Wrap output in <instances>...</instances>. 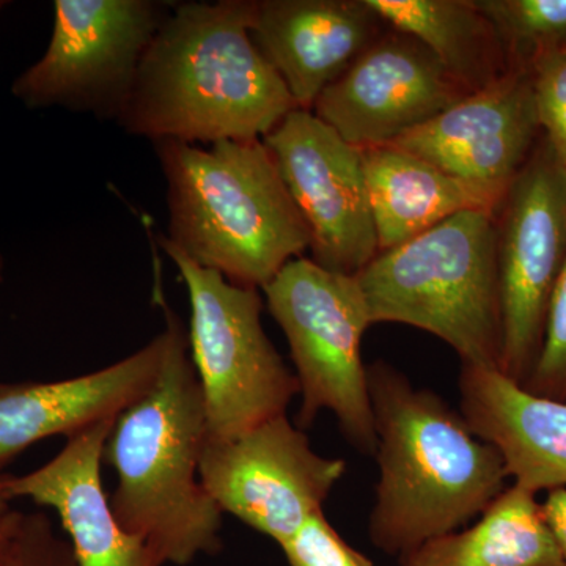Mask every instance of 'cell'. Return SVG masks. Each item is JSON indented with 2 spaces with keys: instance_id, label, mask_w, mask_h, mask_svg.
Listing matches in <instances>:
<instances>
[{
  "instance_id": "17",
  "label": "cell",
  "mask_w": 566,
  "mask_h": 566,
  "mask_svg": "<svg viewBox=\"0 0 566 566\" xmlns=\"http://www.w3.org/2000/svg\"><path fill=\"white\" fill-rule=\"evenodd\" d=\"M461 415L532 493L566 490V401L527 392L499 368L463 365Z\"/></svg>"
},
{
  "instance_id": "10",
  "label": "cell",
  "mask_w": 566,
  "mask_h": 566,
  "mask_svg": "<svg viewBox=\"0 0 566 566\" xmlns=\"http://www.w3.org/2000/svg\"><path fill=\"white\" fill-rule=\"evenodd\" d=\"M345 471V460L316 453L286 415L229 441H207L200 458V482L219 510L279 546L323 512Z\"/></svg>"
},
{
  "instance_id": "25",
  "label": "cell",
  "mask_w": 566,
  "mask_h": 566,
  "mask_svg": "<svg viewBox=\"0 0 566 566\" xmlns=\"http://www.w3.org/2000/svg\"><path fill=\"white\" fill-rule=\"evenodd\" d=\"M2 566H77L69 538L44 512L21 513Z\"/></svg>"
},
{
  "instance_id": "29",
  "label": "cell",
  "mask_w": 566,
  "mask_h": 566,
  "mask_svg": "<svg viewBox=\"0 0 566 566\" xmlns=\"http://www.w3.org/2000/svg\"><path fill=\"white\" fill-rule=\"evenodd\" d=\"M6 7H7V2H3V0H0V11L6 9Z\"/></svg>"
},
{
  "instance_id": "27",
  "label": "cell",
  "mask_w": 566,
  "mask_h": 566,
  "mask_svg": "<svg viewBox=\"0 0 566 566\" xmlns=\"http://www.w3.org/2000/svg\"><path fill=\"white\" fill-rule=\"evenodd\" d=\"M21 510L13 509L9 502L0 501V566L9 554L11 539L20 523Z\"/></svg>"
},
{
  "instance_id": "14",
  "label": "cell",
  "mask_w": 566,
  "mask_h": 566,
  "mask_svg": "<svg viewBox=\"0 0 566 566\" xmlns=\"http://www.w3.org/2000/svg\"><path fill=\"white\" fill-rule=\"evenodd\" d=\"M114 422L104 420L66 439L57 455L29 474H0V501L31 499L54 510L77 566H164L144 539L118 524L104 491L103 450Z\"/></svg>"
},
{
  "instance_id": "5",
  "label": "cell",
  "mask_w": 566,
  "mask_h": 566,
  "mask_svg": "<svg viewBox=\"0 0 566 566\" xmlns=\"http://www.w3.org/2000/svg\"><path fill=\"white\" fill-rule=\"evenodd\" d=\"M356 279L371 324H408L444 340L463 365L501 367L494 212H458L415 240L379 252Z\"/></svg>"
},
{
  "instance_id": "3",
  "label": "cell",
  "mask_w": 566,
  "mask_h": 566,
  "mask_svg": "<svg viewBox=\"0 0 566 566\" xmlns=\"http://www.w3.org/2000/svg\"><path fill=\"white\" fill-rule=\"evenodd\" d=\"M161 371L147 394L115 419L103 463L117 474L112 513L164 565H191L222 547V515L200 482L207 412L188 331L170 307Z\"/></svg>"
},
{
  "instance_id": "1",
  "label": "cell",
  "mask_w": 566,
  "mask_h": 566,
  "mask_svg": "<svg viewBox=\"0 0 566 566\" xmlns=\"http://www.w3.org/2000/svg\"><path fill=\"white\" fill-rule=\"evenodd\" d=\"M255 0L175 3L153 36L118 125L186 144L263 139L294 109L252 39Z\"/></svg>"
},
{
  "instance_id": "7",
  "label": "cell",
  "mask_w": 566,
  "mask_h": 566,
  "mask_svg": "<svg viewBox=\"0 0 566 566\" xmlns=\"http://www.w3.org/2000/svg\"><path fill=\"white\" fill-rule=\"evenodd\" d=\"M191 303L188 340L207 412V441L221 442L285 416L300 395L296 375L264 333L256 289L234 285L158 238Z\"/></svg>"
},
{
  "instance_id": "19",
  "label": "cell",
  "mask_w": 566,
  "mask_h": 566,
  "mask_svg": "<svg viewBox=\"0 0 566 566\" xmlns=\"http://www.w3.org/2000/svg\"><path fill=\"white\" fill-rule=\"evenodd\" d=\"M400 566H566L543 505L513 485L463 531L423 543Z\"/></svg>"
},
{
  "instance_id": "12",
  "label": "cell",
  "mask_w": 566,
  "mask_h": 566,
  "mask_svg": "<svg viewBox=\"0 0 566 566\" xmlns=\"http://www.w3.org/2000/svg\"><path fill=\"white\" fill-rule=\"evenodd\" d=\"M468 95L423 43L389 28L324 88L312 112L367 150L394 144Z\"/></svg>"
},
{
  "instance_id": "21",
  "label": "cell",
  "mask_w": 566,
  "mask_h": 566,
  "mask_svg": "<svg viewBox=\"0 0 566 566\" xmlns=\"http://www.w3.org/2000/svg\"><path fill=\"white\" fill-rule=\"evenodd\" d=\"M513 66L527 69L566 41V0H476Z\"/></svg>"
},
{
  "instance_id": "11",
  "label": "cell",
  "mask_w": 566,
  "mask_h": 566,
  "mask_svg": "<svg viewBox=\"0 0 566 566\" xmlns=\"http://www.w3.org/2000/svg\"><path fill=\"white\" fill-rule=\"evenodd\" d=\"M263 142L311 232L312 260L360 273L379 253L363 150L304 109L290 112Z\"/></svg>"
},
{
  "instance_id": "15",
  "label": "cell",
  "mask_w": 566,
  "mask_h": 566,
  "mask_svg": "<svg viewBox=\"0 0 566 566\" xmlns=\"http://www.w3.org/2000/svg\"><path fill=\"white\" fill-rule=\"evenodd\" d=\"M387 29L367 0H255L252 39L297 109L312 111Z\"/></svg>"
},
{
  "instance_id": "22",
  "label": "cell",
  "mask_w": 566,
  "mask_h": 566,
  "mask_svg": "<svg viewBox=\"0 0 566 566\" xmlns=\"http://www.w3.org/2000/svg\"><path fill=\"white\" fill-rule=\"evenodd\" d=\"M523 387L536 397L566 401V262L547 307L542 352Z\"/></svg>"
},
{
  "instance_id": "16",
  "label": "cell",
  "mask_w": 566,
  "mask_h": 566,
  "mask_svg": "<svg viewBox=\"0 0 566 566\" xmlns=\"http://www.w3.org/2000/svg\"><path fill=\"white\" fill-rule=\"evenodd\" d=\"M164 348L161 333L139 352L93 374L54 382H0V471L35 442L73 438L117 419L155 385Z\"/></svg>"
},
{
  "instance_id": "9",
  "label": "cell",
  "mask_w": 566,
  "mask_h": 566,
  "mask_svg": "<svg viewBox=\"0 0 566 566\" xmlns=\"http://www.w3.org/2000/svg\"><path fill=\"white\" fill-rule=\"evenodd\" d=\"M174 2L55 0L50 46L11 85L29 109L65 107L117 120Z\"/></svg>"
},
{
  "instance_id": "6",
  "label": "cell",
  "mask_w": 566,
  "mask_h": 566,
  "mask_svg": "<svg viewBox=\"0 0 566 566\" xmlns=\"http://www.w3.org/2000/svg\"><path fill=\"white\" fill-rule=\"evenodd\" d=\"M268 311L281 326L300 385L297 427L331 411L345 438L374 455L376 433L367 365L360 345L371 326L356 275L294 259L263 289Z\"/></svg>"
},
{
  "instance_id": "24",
  "label": "cell",
  "mask_w": 566,
  "mask_h": 566,
  "mask_svg": "<svg viewBox=\"0 0 566 566\" xmlns=\"http://www.w3.org/2000/svg\"><path fill=\"white\" fill-rule=\"evenodd\" d=\"M281 549L289 566H375L345 542L323 512L308 517Z\"/></svg>"
},
{
  "instance_id": "26",
  "label": "cell",
  "mask_w": 566,
  "mask_h": 566,
  "mask_svg": "<svg viewBox=\"0 0 566 566\" xmlns=\"http://www.w3.org/2000/svg\"><path fill=\"white\" fill-rule=\"evenodd\" d=\"M542 505L566 564V490L549 491Z\"/></svg>"
},
{
  "instance_id": "13",
  "label": "cell",
  "mask_w": 566,
  "mask_h": 566,
  "mask_svg": "<svg viewBox=\"0 0 566 566\" xmlns=\"http://www.w3.org/2000/svg\"><path fill=\"white\" fill-rule=\"evenodd\" d=\"M539 134L531 71L515 66L390 145L482 189L501 205L542 139Z\"/></svg>"
},
{
  "instance_id": "8",
  "label": "cell",
  "mask_w": 566,
  "mask_h": 566,
  "mask_svg": "<svg viewBox=\"0 0 566 566\" xmlns=\"http://www.w3.org/2000/svg\"><path fill=\"white\" fill-rule=\"evenodd\" d=\"M502 356L499 370L526 385L547 307L566 262V163L542 137L495 211Z\"/></svg>"
},
{
  "instance_id": "20",
  "label": "cell",
  "mask_w": 566,
  "mask_h": 566,
  "mask_svg": "<svg viewBox=\"0 0 566 566\" xmlns=\"http://www.w3.org/2000/svg\"><path fill=\"white\" fill-rule=\"evenodd\" d=\"M395 31L428 48L447 71L475 93L510 70L504 44L476 0H367Z\"/></svg>"
},
{
  "instance_id": "2",
  "label": "cell",
  "mask_w": 566,
  "mask_h": 566,
  "mask_svg": "<svg viewBox=\"0 0 566 566\" xmlns=\"http://www.w3.org/2000/svg\"><path fill=\"white\" fill-rule=\"evenodd\" d=\"M379 480L371 543L401 557L482 515L506 490L504 458L439 395L394 365H367Z\"/></svg>"
},
{
  "instance_id": "23",
  "label": "cell",
  "mask_w": 566,
  "mask_h": 566,
  "mask_svg": "<svg viewBox=\"0 0 566 566\" xmlns=\"http://www.w3.org/2000/svg\"><path fill=\"white\" fill-rule=\"evenodd\" d=\"M543 137L566 163V41L528 66Z\"/></svg>"
},
{
  "instance_id": "28",
  "label": "cell",
  "mask_w": 566,
  "mask_h": 566,
  "mask_svg": "<svg viewBox=\"0 0 566 566\" xmlns=\"http://www.w3.org/2000/svg\"><path fill=\"white\" fill-rule=\"evenodd\" d=\"M3 279V256L2 253H0V282H2Z\"/></svg>"
},
{
  "instance_id": "18",
  "label": "cell",
  "mask_w": 566,
  "mask_h": 566,
  "mask_svg": "<svg viewBox=\"0 0 566 566\" xmlns=\"http://www.w3.org/2000/svg\"><path fill=\"white\" fill-rule=\"evenodd\" d=\"M363 163L379 252L415 240L458 212L497 211L499 203L482 189L395 145L363 150Z\"/></svg>"
},
{
  "instance_id": "4",
  "label": "cell",
  "mask_w": 566,
  "mask_h": 566,
  "mask_svg": "<svg viewBox=\"0 0 566 566\" xmlns=\"http://www.w3.org/2000/svg\"><path fill=\"white\" fill-rule=\"evenodd\" d=\"M167 181L166 243L245 289H264L311 232L263 139L156 144Z\"/></svg>"
}]
</instances>
